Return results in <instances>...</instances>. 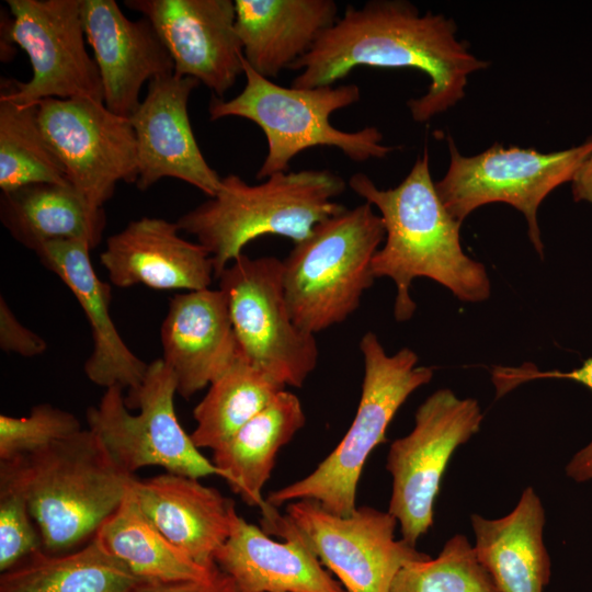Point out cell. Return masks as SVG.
Listing matches in <instances>:
<instances>
[{"mask_svg": "<svg viewBox=\"0 0 592 592\" xmlns=\"http://www.w3.org/2000/svg\"><path fill=\"white\" fill-rule=\"evenodd\" d=\"M412 68L430 79L428 90L407 101L413 121L424 123L465 96L468 77L488 62L473 55L457 37L454 20L421 13L403 0H372L346 5L311 49L292 67L301 70L292 87L333 86L354 68Z\"/></svg>", "mask_w": 592, "mask_h": 592, "instance_id": "6da1fadb", "label": "cell"}, {"mask_svg": "<svg viewBox=\"0 0 592 592\" xmlns=\"http://www.w3.org/2000/svg\"><path fill=\"white\" fill-rule=\"evenodd\" d=\"M348 184L375 206L383 219L385 244L373 258L372 272L375 278L394 281L397 321L409 320L415 310L410 287L417 277L437 282L463 301L479 303L489 297L486 267L462 248V224L449 215L436 192L426 147L395 187L379 189L361 172L351 175Z\"/></svg>", "mask_w": 592, "mask_h": 592, "instance_id": "7a4b0ae2", "label": "cell"}, {"mask_svg": "<svg viewBox=\"0 0 592 592\" xmlns=\"http://www.w3.org/2000/svg\"><path fill=\"white\" fill-rule=\"evenodd\" d=\"M133 478L115 465L89 429L0 460V488L25 499L43 550L49 554L75 550L92 539L121 504Z\"/></svg>", "mask_w": 592, "mask_h": 592, "instance_id": "3957f363", "label": "cell"}, {"mask_svg": "<svg viewBox=\"0 0 592 592\" xmlns=\"http://www.w3.org/2000/svg\"><path fill=\"white\" fill-rule=\"evenodd\" d=\"M346 183L327 169L280 172L250 185L237 174L221 178L215 196L182 215L177 225L210 254L215 277L252 240L275 235L294 244L346 207L333 201Z\"/></svg>", "mask_w": 592, "mask_h": 592, "instance_id": "277c9868", "label": "cell"}, {"mask_svg": "<svg viewBox=\"0 0 592 592\" xmlns=\"http://www.w3.org/2000/svg\"><path fill=\"white\" fill-rule=\"evenodd\" d=\"M242 68V91L229 100L213 94L208 115L210 121L242 117L262 129L267 152L257 179L287 172L292 159L308 148L333 147L354 162L385 158L399 148L384 145V136L375 126L345 132L330 123L332 113L358 102L357 84L282 87L254 71L244 57Z\"/></svg>", "mask_w": 592, "mask_h": 592, "instance_id": "5b68a950", "label": "cell"}, {"mask_svg": "<svg viewBox=\"0 0 592 592\" xmlns=\"http://www.w3.org/2000/svg\"><path fill=\"white\" fill-rule=\"evenodd\" d=\"M364 375L355 417L337 447L306 477L272 491L266 504L278 508L297 500H314L329 512L348 516L356 506L360 477L399 408L419 387L429 384L433 368L419 366L409 348L389 355L368 331L360 342Z\"/></svg>", "mask_w": 592, "mask_h": 592, "instance_id": "8992f818", "label": "cell"}, {"mask_svg": "<svg viewBox=\"0 0 592 592\" xmlns=\"http://www.w3.org/2000/svg\"><path fill=\"white\" fill-rule=\"evenodd\" d=\"M385 239L380 215L365 202L317 224L283 261V287L294 322L318 332L342 323L374 283L372 261Z\"/></svg>", "mask_w": 592, "mask_h": 592, "instance_id": "52a82bcc", "label": "cell"}, {"mask_svg": "<svg viewBox=\"0 0 592 592\" xmlns=\"http://www.w3.org/2000/svg\"><path fill=\"white\" fill-rule=\"evenodd\" d=\"M261 514L266 534L299 538L345 592H389L403 566L430 558L396 539V517L372 506L341 516L314 500H297L286 504L284 514L272 506Z\"/></svg>", "mask_w": 592, "mask_h": 592, "instance_id": "ba28073f", "label": "cell"}, {"mask_svg": "<svg viewBox=\"0 0 592 592\" xmlns=\"http://www.w3.org/2000/svg\"><path fill=\"white\" fill-rule=\"evenodd\" d=\"M175 394L174 375L158 358L149 364L136 394L124 399L122 387L106 388L99 403L87 410L88 429L128 476L144 467L159 466L169 474L225 479L180 424L174 410Z\"/></svg>", "mask_w": 592, "mask_h": 592, "instance_id": "9c48e42d", "label": "cell"}, {"mask_svg": "<svg viewBox=\"0 0 592 592\" xmlns=\"http://www.w3.org/2000/svg\"><path fill=\"white\" fill-rule=\"evenodd\" d=\"M448 148L449 166L435 189L449 215L462 224L480 206L510 204L524 215L531 242L543 257L537 210L550 192L572 181L592 153V136L579 146L553 152L494 144L467 157L458 151L451 137Z\"/></svg>", "mask_w": 592, "mask_h": 592, "instance_id": "30bf717a", "label": "cell"}, {"mask_svg": "<svg viewBox=\"0 0 592 592\" xmlns=\"http://www.w3.org/2000/svg\"><path fill=\"white\" fill-rule=\"evenodd\" d=\"M242 355L285 388L301 387L318 362L315 335L293 320L275 257L234 260L217 277Z\"/></svg>", "mask_w": 592, "mask_h": 592, "instance_id": "8fae6325", "label": "cell"}, {"mask_svg": "<svg viewBox=\"0 0 592 592\" xmlns=\"http://www.w3.org/2000/svg\"><path fill=\"white\" fill-rule=\"evenodd\" d=\"M10 19L1 23V45L20 46L29 56L26 82L2 79L0 96L20 104L48 98L103 101L96 64L87 50L81 0H7Z\"/></svg>", "mask_w": 592, "mask_h": 592, "instance_id": "7c38bea8", "label": "cell"}, {"mask_svg": "<svg viewBox=\"0 0 592 592\" xmlns=\"http://www.w3.org/2000/svg\"><path fill=\"white\" fill-rule=\"evenodd\" d=\"M482 418L477 400L439 389L417 409L411 432L391 443L386 462L391 476L388 512L408 544L415 546L433 525L434 502L448 462L479 431Z\"/></svg>", "mask_w": 592, "mask_h": 592, "instance_id": "4fadbf2b", "label": "cell"}, {"mask_svg": "<svg viewBox=\"0 0 592 592\" xmlns=\"http://www.w3.org/2000/svg\"><path fill=\"white\" fill-rule=\"evenodd\" d=\"M41 129L70 185L103 208L121 181L135 183L138 152L129 118L88 98H48L37 103Z\"/></svg>", "mask_w": 592, "mask_h": 592, "instance_id": "5bb4252c", "label": "cell"}, {"mask_svg": "<svg viewBox=\"0 0 592 592\" xmlns=\"http://www.w3.org/2000/svg\"><path fill=\"white\" fill-rule=\"evenodd\" d=\"M150 21L173 64L174 75L198 80L223 98L243 73V50L231 0H125Z\"/></svg>", "mask_w": 592, "mask_h": 592, "instance_id": "9a60e30c", "label": "cell"}, {"mask_svg": "<svg viewBox=\"0 0 592 592\" xmlns=\"http://www.w3.org/2000/svg\"><path fill=\"white\" fill-rule=\"evenodd\" d=\"M198 84L195 78L174 73L149 81L145 99L129 118L137 141L139 190L174 178L208 197L218 192L221 178L205 160L187 112L189 98Z\"/></svg>", "mask_w": 592, "mask_h": 592, "instance_id": "2e32d148", "label": "cell"}, {"mask_svg": "<svg viewBox=\"0 0 592 592\" xmlns=\"http://www.w3.org/2000/svg\"><path fill=\"white\" fill-rule=\"evenodd\" d=\"M81 20L104 104L130 118L141 102L144 83L174 73L173 60L150 21L129 20L114 0H81Z\"/></svg>", "mask_w": 592, "mask_h": 592, "instance_id": "e0dca14e", "label": "cell"}, {"mask_svg": "<svg viewBox=\"0 0 592 592\" xmlns=\"http://www.w3.org/2000/svg\"><path fill=\"white\" fill-rule=\"evenodd\" d=\"M177 223L141 217L107 238L100 262L117 287L209 288L215 276L208 251L179 234Z\"/></svg>", "mask_w": 592, "mask_h": 592, "instance_id": "ac0fdd59", "label": "cell"}, {"mask_svg": "<svg viewBox=\"0 0 592 592\" xmlns=\"http://www.w3.org/2000/svg\"><path fill=\"white\" fill-rule=\"evenodd\" d=\"M162 361L189 399L209 386L240 353L224 293L204 288L175 295L160 330Z\"/></svg>", "mask_w": 592, "mask_h": 592, "instance_id": "d6986e66", "label": "cell"}, {"mask_svg": "<svg viewBox=\"0 0 592 592\" xmlns=\"http://www.w3.org/2000/svg\"><path fill=\"white\" fill-rule=\"evenodd\" d=\"M91 249L83 241L55 240L35 253L68 286L88 318L93 345L83 367L87 377L98 386H118L133 395L141 387L149 364L129 350L115 328L110 315L111 286L98 277Z\"/></svg>", "mask_w": 592, "mask_h": 592, "instance_id": "ffe728a7", "label": "cell"}, {"mask_svg": "<svg viewBox=\"0 0 592 592\" xmlns=\"http://www.w3.org/2000/svg\"><path fill=\"white\" fill-rule=\"evenodd\" d=\"M129 487L153 525L195 562L214 569V558L238 515L231 500L198 479L162 474L130 480Z\"/></svg>", "mask_w": 592, "mask_h": 592, "instance_id": "44dd1931", "label": "cell"}, {"mask_svg": "<svg viewBox=\"0 0 592 592\" xmlns=\"http://www.w3.org/2000/svg\"><path fill=\"white\" fill-rule=\"evenodd\" d=\"M214 561L237 592H345L299 538L275 540L239 514Z\"/></svg>", "mask_w": 592, "mask_h": 592, "instance_id": "7402d4cb", "label": "cell"}, {"mask_svg": "<svg viewBox=\"0 0 592 592\" xmlns=\"http://www.w3.org/2000/svg\"><path fill=\"white\" fill-rule=\"evenodd\" d=\"M243 57L272 79L305 56L338 19L332 0H235Z\"/></svg>", "mask_w": 592, "mask_h": 592, "instance_id": "603a6c76", "label": "cell"}, {"mask_svg": "<svg viewBox=\"0 0 592 592\" xmlns=\"http://www.w3.org/2000/svg\"><path fill=\"white\" fill-rule=\"evenodd\" d=\"M474 550L500 592H544L551 561L544 543L545 510L532 487L499 519L470 515Z\"/></svg>", "mask_w": 592, "mask_h": 592, "instance_id": "cb8c5ba5", "label": "cell"}, {"mask_svg": "<svg viewBox=\"0 0 592 592\" xmlns=\"http://www.w3.org/2000/svg\"><path fill=\"white\" fill-rule=\"evenodd\" d=\"M306 415L299 398L284 389L226 442L213 449L212 462L234 492L250 506L265 510L262 490L278 452L304 428Z\"/></svg>", "mask_w": 592, "mask_h": 592, "instance_id": "d4e9b609", "label": "cell"}, {"mask_svg": "<svg viewBox=\"0 0 592 592\" xmlns=\"http://www.w3.org/2000/svg\"><path fill=\"white\" fill-rule=\"evenodd\" d=\"M0 219L10 235L34 252L55 240H78L92 249L106 225L103 208L92 206L70 184L36 183L1 192Z\"/></svg>", "mask_w": 592, "mask_h": 592, "instance_id": "484cf974", "label": "cell"}, {"mask_svg": "<svg viewBox=\"0 0 592 592\" xmlns=\"http://www.w3.org/2000/svg\"><path fill=\"white\" fill-rule=\"evenodd\" d=\"M141 581L92 537L71 551L30 555L2 572L0 592H128Z\"/></svg>", "mask_w": 592, "mask_h": 592, "instance_id": "4316f807", "label": "cell"}, {"mask_svg": "<svg viewBox=\"0 0 592 592\" xmlns=\"http://www.w3.org/2000/svg\"><path fill=\"white\" fill-rule=\"evenodd\" d=\"M93 537L143 580H204L217 569L198 565L173 545L143 512L129 486Z\"/></svg>", "mask_w": 592, "mask_h": 592, "instance_id": "83f0119b", "label": "cell"}, {"mask_svg": "<svg viewBox=\"0 0 592 592\" xmlns=\"http://www.w3.org/2000/svg\"><path fill=\"white\" fill-rule=\"evenodd\" d=\"M285 387L240 352L212 382L194 408L196 426L191 434L198 448H217L261 412Z\"/></svg>", "mask_w": 592, "mask_h": 592, "instance_id": "f1b7e54d", "label": "cell"}, {"mask_svg": "<svg viewBox=\"0 0 592 592\" xmlns=\"http://www.w3.org/2000/svg\"><path fill=\"white\" fill-rule=\"evenodd\" d=\"M36 183L70 184L38 122L37 104L0 96V189Z\"/></svg>", "mask_w": 592, "mask_h": 592, "instance_id": "f546056e", "label": "cell"}, {"mask_svg": "<svg viewBox=\"0 0 592 592\" xmlns=\"http://www.w3.org/2000/svg\"><path fill=\"white\" fill-rule=\"evenodd\" d=\"M389 592H500L465 535L456 534L436 558L410 562L396 574Z\"/></svg>", "mask_w": 592, "mask_h": 592, "instance_id": "4dcf8cb0", "label": "cell"}, {"mask_svg": "<svg viewBox=\"0 0 592 592\" xmlns=\"http://www.w3.org/2000/svg\"><path fill=\"white\" fill-rule=\"evenodd\" d=\"M82 430L76 415L39 403L27 417L0 415V460L37 452Z\"/></svg>", "mask_w": 592, "mask_h": 592, "instance_id": "1f68e13d", "label": "cell"}, {"mask_svg": "<svg viewBox=\"0 0 592 592\" xmlns=\"http://www.w3.org/2000/svg\"><path fill=\"white\" fill-rule=\"evenodd\" d=\"M43 549L39 531L25 499L0 488V570L4 572Z\"/></svg>", "mask_w": 592, "mask_h": 592, "instance_id": "d6a6232c", "label": "cell"}, {"mask_svg": "<svg viewBox=\"0 0 592 592\" xmlns=\"http://www.w3.org/2000/svg\"><path fill=\"white\" fill-rule=\"evenodd\" d=\"M497 396L500 397L516 386L539 378H562L578 382L592 390V357L570 372L539 371L532 364L519 367L494 366L491 371ZM567 475L574 481L592 480V441L579 451L566 467Z\"/></svg>", "mask_w": 592, "mask_h": 592, "instance_id": "836d02e7", "label": "cell"}, {"mask_svg": "<svg viewBox=\"0 0 592 592\" xmlns=\"http://www.w3.org/2000/svg\"><path fill=\"white\" fill-rule=\"evenodd\" d=\"M0 348L24 357H35L47 350L46 341L19 321L3 296L0 297Z\"/></svg>", "mask_w": 592, "mask_h": 592, "instance_id": "e575fe53", "label": "cell"}, {"mask_svg": "<svg viewBox=\"0 0 592 592\" xmlns=\"http://www.w3.org/2000/svg\"><path fill=\"white\" fill-rule=\"evenodd\" d=\"M128 592H237V590L232 579L217 568L209 578L204 580H144Z\"/></svg>", "mask_w": 592, "mask_h": 592, "instance_id": "d590c367", "label": "cell"}, {"mask_svg": "<svg viewBox=\"0 0 592 592\" xmlns=\"http://www.w3.org/2000/svg\"><path fill=\"white\" fill-rule=\"evenodd\" d=\"M571 182L574 201H587L592 204V153L578 169Z\"/></svg>", "mask_w": 592, "mask_h": 592, "instance_id": "8d00e7d4", "label": "cell"}]
</instances>
